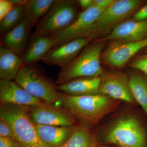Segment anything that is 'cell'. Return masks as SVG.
<instances>
[{
    "mask_svg": "<svg viewBox=\"0 0 147 147\" xmlns=\"http://www.w3.org/2000/svg\"><path fill=\"white\" fill-rule=\"evenodd\" d=\"M98 147H108L107 146H99Z\"/></svg>",
    "mask_w": 147,
    "mask_h": 147,
    "instance_id": "32",
    "label": "cell"
},
{
    "mask_svg": "<svg viewBox=\"0 0 147 147\" xmlns=\"http://www.w3.org/2000/svg\"><path fill=\"white\" fill-rule=\"evenodd\" d=\"M23 66L22 57L3 45L0 47V78L15 80Z\"/></svg>",
    "mask_w": 147,
    "mask_h": 147,
    "instance_id": "19",
    "label": "cell"
},
{
    "mask_svg": "<svg viewBox=\"0 0 147 147\" xmlns=\"http://www.w3.org/2000/svg\"><path fill=\"white\" fill-rule=\"evenodd\" d=\"M133 68L142 71L147 76V54L139 56L130 63Z\"/></svg>",
    "mask_w": 147,
    "mask_h": 147,
    "instance_id": "24",
    "label": "cell"
},
{
    "mask_svg": "<svg viewBox=\"0 0 147 147\" xmlns=\"http://www.w3.org/2000/svg\"><path fill=\"white\" fill-rule=\"evenodd\" d=\"M92 40L79 38L54 47L42 59L47 65L58 66L61 68L71 62Z\"/></svg>",
    "mask_w": 147,
    "mask_h": 147,
    "instance_id": "12",
    "label": "cell"
},
{
    "mask_svg": "<svg viewBox=\"0 0 147 147\" xmlns=\"http://www.w3.org/2000/svg\"><path fill=\"white\" fill-rule=\"evenodd\" d=\"M147 37V20L124 21L116 25L103 40L136 42Z\"/></svg>",
    "mask_w": 147,
    "mask_h": 147,
    "instance_id": "14",
    "label": "cell"
},
{
    "mask_svg": "<svg viewBox=\"0 0 147 147\" xmlns=\"http://www.w3.org/2000/svg\"><path fill=\"white\" fill-rule=\"evenodd\" d=\"M1 104L30 107L47 103L32 96L13 80H0Z\"/></svg>",
    "mask_w": 147,
    "mask_h": 147,
    "instance_id": "13",
    "label": "cell"
},
{
    "mask_svg": "<svg viewBox=\"0 0 147 147\" xmlns=\"http://www.w3.org/2000/svg\"><path fill=\"white\" fill-rule=\"evenodd\" d=\"M129 87L133 97L142 107L147 117V76L132 73L129 76Z\"/></svg>",
    "mask_w": 147,
    "mask_h": 147,
    "instance_id": "20",
    "label": "cell"
},
{
    "mask_svg": "<svg viewBox=\"0 0 147 147\" xmlns=\"http://www.w3.org/2000/svg\"><path fill=\"white\" fill-rule=\"evenodd\" d=\"M106 9L93 6L80 12L71 25L62 30L51 35L56 41L55 47L76 38L84 37Z\"/></svg>",
    "mask_w": 147,
    "mask_h": 147,
    "instance_id": "8",
    "label": "cell"
},
{
    "mask_svg": "<svg viewBox=\"0 0 147 147\" xmlns=\"http://www.w3.org/2000/svg\"><path fill=\"white\" fill-rule=\"evenodd\" d=\"M99 94L134 105L137 103L129 87V77L119 72H103L100 76Z\"/></svg>",
    "mask_w": 147,
    "mask_h": 147,
    "instance_id": "9",
    "label": "cell"
},
{
    "mask_svg": "<svg viewBox=\"0 0 147 147\" xmlns=\"http://www.w3.org/2000/svg\"><path fill=\"white\" fill-rule=\"evenodd\" d=\"M147 46V37L136 42L113 40L102 55L104 62L115 67L124 65L137 53Z\"/></svg>",
    "mask_w": 147,
    "mask_h": 147,
    "instance_id": "11",
    "label": "cell"
},
{
    "mask_svg": "<svg viewBox=\"0 0 147 147\" xmlns=\"http://www.w3.org/2000/svg\"><path fill=\"white\" fill-rule=\"evenodd\" d=\"M40 139L50 147H60L64 144L78 126L61 127L35 124Z\"/></svg>",
    "mask_w": 147,
    "mask_h": 147,
    "instance_id": "18",
    "label": "cell"
},
{
    "mask_svg": "<svg viewBox=\"0 0 147 147\" xmlns=\"http://www.w3.org/2000/svg\"><path fill=\"white\" fill-rule=\"evenodd\" d=\"M9 1L12 3L13 6L25 5L28 1V0H9Z\"/></svg>",
    "mask_w": 147,
    "mask_h": 147,
    "instance_id": "31",
    "label": "cell"
},
{
    "mask_svg": "<svg viewBox=\"0 0 147 147\" xmlns=\"http://www.w3.org/2000/svg\"><path fill=\"white\" fill-rule=\"evenodd\" d=\"M14 7L9 0H0V20Z\"/></svg>",
    "mask_w": 147,
    "mask_h": 147,
    "instance_id": "25",
    "label": "cell"
},
{
    "mask_svg": "<svg viewBox=\"0 0 147 147\" xmlns=\"http://www.w3.org/2000/svg\"><path fill=\"white\" fill-rule=\"evenodd\" d=\"M77 2L79 5L84 9L83 11L86 10L93 6V0H79Z\"/></svg>",
    "mask_w": 147,
    "mask_h": 147,
    "instance_id": "30",
    "label": "cell"
},
{
    "mask_svg": "<svg viewBox=\"0 0 147 147\" xmlns=\"http://www.w3.org/2000/svg\"><path fill=\"white\" fill-rule=\"evenodd\" d=\"M0 118L9 125L15 147H50L40 138L29 115L28 107L1 104Z\"/></svg>",
    "mask_w": 147,
    "mask_h": 147,
    "instance_id": "3",
    "label": "cell"
},
{
    "mask_svg": "<svg viewBox=\"0 0 147 147\" xmlns=\"http://www.w3.org/2000/svg\"><path fill=\"white\" fill-rule=\"evenodd\" d=\"M57 0H28L25 5V18L33 27L38 20L45 16L53 7Z\"/></svg>",
    "mask_w": 147,
    "mask_h": 147,
    "instance_id": "21",
    "label": "cell"
},
{
    "mask_svg": "<svg viewBox=\"0 0 147 147\" xmlns=\"http://www.w3.org/2000/svg\"><path fill=\"white\" fill-rule=\"evenodd\" d=\"M96 139L86 127L78 126L71 136L60 147H97Z\"/></svg>",
    "mask_w": 147,
    "mask_h": 147,
    "instance_id": "22",
    "label": "cell"
},
{
    "mask_svg": "<svg viewBox=\"0 0 147 147\" xmlns=\"http://www.w3.org/2000/svg\"><path fill=\"white\" fill-rule=\"evenodd\" d=\"M25 5L14 6L0 20L1 35L3 36L10 31L24 20L25 18Z\"/></svg>",
    "mask_w": 147,
    "mask_h": 147,
    "instance_id": "23",
    "label": "cell"
},
{
    "mask_svg": "<svg viewBox=\"0 0 147 147\" xmlns=\"http://www.w3.org/2000/svg\"><path fill=\"white\" fill-rule=\"evenodd\" d=\"M11 136L12 132L9 125L0 118V137H11Z\"/></svg>",
    "mask_w": 147,
    "mask_h": 147,
    "instance_id": "26",
    "label": "cell"
},
{
    "mask_svg": "<svg viewBox=\"0 0 147 147\" xmlns=\"http://www.w3.org/2000/svg\"><path fill=\"white\" fill-rule=\"evenodd\" d=\"M28 109L29 117L34 124L61 127L75 125V118L61 108L47 104L28 107Z\"/></svg>",
    "mask_w": 147,
    "mask_h": 147,
    "instance_id": "10",
    "label": "cell"
},
{
    "mask_svg": "<svg viewBox=\"0 0 147 147\" xmlns=\"http://www.w3.org/2000/svg\"><path fill=\"white\" fill-rule=\"evenodd\" d=\"M0 147H15L11 137H0Z\"/></svg>",
    "mask_w": 147,
    "mask_h": 147,
    "instance_id": "29",
    "label": "cell"
},
{
    "mask_svg": "<svg viewBox=\"0 0 147 147\" xmlns=\"http://www.w3.org/2000/svg\"><path fill=\"white\" fill-rule=\"evenodd\" d=\"M104 47L103 42L88 44L71 62L61 68L56 84H65L82 77H100L104 71L100 65V56Z\"/></svg>",
    "mask_w": 147,
    "mask_h": 147,
    "instance_id": "4",
    "label": "cell"
},
{
    "mask_svg": "<svg viewBox=\"0 0 147 147\" xmlns=\"http://www.w3.org/2000/svg\"><path fill=\"white\" fill-rule=\"evenodd\" d=\"M31 24L24 18L18 26L3 36L2 45L21 56L24 55L30 32Z\"/></svg>",
    "mask_w": 147,
    "mask_h": 147,
    "instance_id": "15",
    "label": "cell"
},
{
    "mask_svg": "<svg viewBox=\"0 0 147 147\" xmlns=\"http://www.w3.org/2000/svg\"><path fill=\"white\" fill-rule=\"evenodd\" d=\"M59 94L65 110L90 127L97 125L103 117L115 110L119 103V100L100 94L76 96Z\"/></svg>",
    "mask_w": 147,
    "mask_h": 147,
    "instance_id": "2",
    "label": "cell"
},
{
    "mask_svg": "<svg viewBox=\"0 0 147 147\" xmlns=\"http://www.w3.org/2000/svg\"><path fill=\"white\" fill-rule=\"evenodd\" d=\"M133 20L142 21L147 20V5L139 9L134 16Z\"/></svg>",
    "mask_w": 147,
    "mask_h": 147,
    "instance_id": "27",
    "label": "cell"
},
{
    "mask_svg": "<svg viewBox=\"0 0 147 147\" xmlns=\"http://www.w3.org/2000/svg\"><path fill=\"white\" fill-rule=\"evenodd\" d=\"M96 131L102 145L119 147H147V117L129 109L119 111Z\"/></svg>",
    "mask_w": 147,
    "mask_h": 147,
    "instance_id": "1",
    "label": "cell"
},
{
    "mask_svg": "<svg viewBox=\"0 0 147 147\" xmlns=\"http://www.w3.org/2000/svg\"><path fill=\"white\" fill-rule=\"evenodd\" d=\"M113 1L112 0H93V6L105 9L108 7Z\"/></svg>",
    "mask_w": 147,
    "mask_h": 147,
    "instance_id": "28",
    "label": "cell"
},
{
    "mask_svg": "<svg viewBox=\"0 0 147 147\" xmlns=\"http://www.w3.org/2000/svg\"><path fill=\"white\" fill-rule=\"evenodd\" d=\"M100 77H82L73 79L65 84L56 86L57 90L71 96L99 94Z\"/></svg>",
    "mask_w": 147,
    "mask_h": 147,
    "instance_id": "16",
    "label": "cell"
},
{
    "mask_svg": "<svg viewBox=\"0 0 147 147\" xmlns=\"http://www.w3.org/2000/svg\"><path fill=\"white\" fill-rule=\"evenodd\" d=\"M56 45V41L51 35L31 39L28 47L22 56L23 66L32 65L38 61H42Z\"/></svg>",
    "mask_w": 147,
    "mask_h": 147,
    "instance_id": "17",
    "label": "cell"
},
{
    "mask_svg": "<svg viewBox=\"0 0 147 147\" xmlns=\"http://www.w3.org/2000/svg\"><path fill=\"white\" fill-rule=\"evenodd\" d=\"M14 81L32 96L48 105L57 108L62 107L57 86L36 67L23 66Z\"/></svg>",
    "mask_w": 147,
    "mask_h": 147,
    "instance_id": "5",
    "label": "cell"
},
{
    "mask_svg": "<svg viewBox=\"0 0 147 147\" xmlns=\"http://www.w3.org/2000/svg\"><path fill=\"white\" fill-rule=\"evenodd\" d=\"M140 0H116L105 9L84 38L92 40L110 32L116 25L124 21L140 6Z\"/></svg>",
    "mask_w": 147,
    "mask_h": 147,
    "instance_id": "7",
    "label": "cell"
},
{
    "mask_svg": "<svg viewBox=\"0 0 147 147\" xmlns=\"http://www.w3.org/2000/svg\"><path fill=\"white\" fill-rule=\"evenodd\" d=\"M77 1L57 0L47 14L37 25L31 39L51 35L62 30L71 25L80 13Z\"/></svg>",
    "mask_w": 147,
    "mask_h": 147,
    "instance_id": "6",
    "label": "cell"
}]
</instances>
